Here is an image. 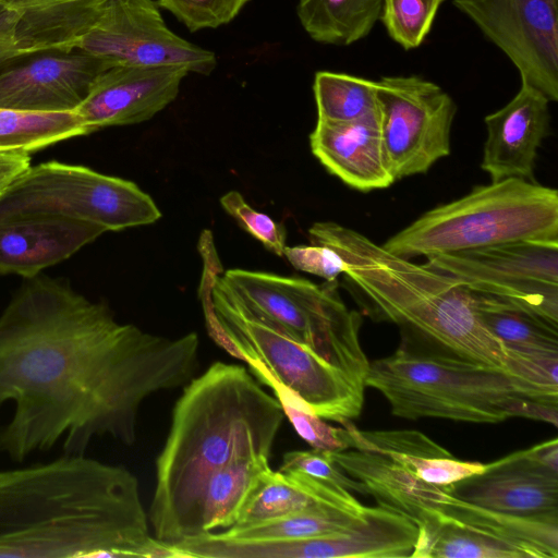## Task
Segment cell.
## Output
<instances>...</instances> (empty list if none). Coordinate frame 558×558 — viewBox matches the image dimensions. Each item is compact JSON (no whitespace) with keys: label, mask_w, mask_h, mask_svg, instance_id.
Wrapping results in <instances>:
<instances>
[{"label":"cell","mask_w":558,"mask_h":558,"mask_svg":"<svg viewBox=\"0 0 558 558\" xmlns=\"http://www.w3.org/2000/svg\"><path fill=\"white\" fill-rule=\"evenodd\" d=\"M469 290L558 325V241H513L427 257Z\"/></svg>","instance_id":"obj_10"},{"label":"cell","mask_w":558,"mask_h":558,"mask_svg":"<svg viewBox=\"0 0 558 558\" xmlns=\"http://www.w3.org/2000/svg\"><path fill=\"white\" fill-rule=\"evenodd\" d=\"M365 387L378 390L396 416L499 423L524 417L533 399L505 371L403 343L368 365Z\"/></svg>","instance_id":"obj_6"},{"label":"cell","mask_w":558,"mask_h":558,"mask_svg":"<svg viewBox=\"0 0 558 558\" xmlns=\"http://www.w3.org/2000/svg\"><path fill=\"white\" fill-rule=\"evenodd\" d=\"M198 348L195 332H146L61 280L25 279L0 314V408L13 404L0 452L22 462L57 445L85 454L104 436L132 445L144 402L187 384Z\"/></svg>","instance_id":"obj_1"},{"label":"cell","mask_w":558,"mask_h":558,"mask_svg":"<svg viewBox=\"0 0 558 558\" xmlns=\"http://www.w3.org/2000/svg\"><path fill=\"white\" fill-rule=\"evenodd\" d=\"M279 471H301L313 477L336 484L350 492L366 495L363 484L347 475L330 458L329 451L311 449L287 452Z\"/></svg>","instance_id":"obj_38"},{"label":"cell","mask_w":558,"mask_h":558,"mask_svg":"<svg viewBox=\"0 0 558 558\" xmlns=\"http://www.w3.org/2000/svg\"><path fill=\"white\" fill-rule=\"evenodd\" d=\"M412 558H527L519 547L441 512L417 526Z\"/></svg>","instance_id":"obj_28"},{"label":"cell","mask_w":558,"mask_h":558,"mask_svg":"<svg viewBox=\"0 0 558 558\" xmlns=\"http://www.w3.org/2000/svg\"><path fill=\"white\" fill-rule=\"evenodd\" d=\"M308 233L311 243L341 255L343 276L368 315L397 325L408 337L403 343L505 369L502 343L483 325L472 292L460 281L336 222H316Z\"/></svg>","instance_id":"obj_4"},{"label":"cell","mask_w":558,"mask_h":558,"mask_svg":"<svg viewBox=\"0 0 558 558\" xmlns=\"http://www.w3.org/2000/svg\"><path fill=\"white\" fill-rule=\"evenodd\" d=\"M324 504L361 505L350 490L341 486L301 471L283 472L269 468L247 498L234 525L276 519Z\"/></svg>","instance_id":"obj_23"},{"label":"cell","mask_w":558,"mask_h":558,"mask_svg":"<svg viewBox=\"0 0 558 558\" xmlns=\"http://www.w3.org/2000/svg\"><path fill=\"white\" fill-rule=\"evenodd\" d=\"M417 526L383 507H367L365 515L343 533L290 539V558H402L411 557Z\"/></svg>","instance_id":"obj_21"},{"label":"cell","mask_w":558,"mask_h":558,"mask_svg":"<svg viewBox=\"0 0 558 558\" xmlns=\"http://www.w3.org/2000/svg\"><path fill=\"white\" fill-rule=\"evenodd\" d=\"M85 52H39L0 66V108L32 112L75 111L95 78L113 66Z\"/></svg>","instance_id":"obj_14"},{"label":"cell","mask_w":558,"mask_h":558,"mask_svg":"<svg viewBox=\"0 0 558 558\" xmlns=\"http://www.w3.org/2000/svg\"><path fill=\"white\" fill-rule=\"evenodd\" d=\"M438 511L464 525L519 547L527 558L558 557V513L509 514L475 506L453 496Z\"/></svg>","instance_id":"obj_25"},{"label":"cell","mask_w":558,"mask_h":558,"mask_svg":"<svg viewBox=\"0 0 558 558\" xmlns=\"http://www.w3.org/2000/svg\"><path fill=\"white\" fill-rule=\"evenodd\" d=\"M549 102L541 92L522 83L506 106L486 116L481 168L490 181H534L537 149L549 133Z\"/></svg>","instance_id":"obj_17"},{"label":"cell","mask_w":558,"mask_h":558,"mask_svg":"<svg viewBox=\"0 0 558 558\" xmlns=\"http://www.w3.org/2000/svg\"><path fill=\"white\" fill-rule=\"evenodd\" d=\"M106 232L81 220L29 215L0 219V275L33 278Z\"/></svg>","instance_id":"obj_18"},{"label":"cell","mask_w":558,"mask_h":558,"mask_svg":"<svg viewBox=\"0 0 558 558\" xmlns=\"http://www.w3.org/2000/svg\"><path fill=\"white\" fill-rule=\"evenodd\" d=\"M379 126L395 180L427 172L450 154L456 104L437 84L422 77L376 81Z\"/></svg>","instance_id":"obj_11"},{"label":"cell","mask_w":558,"mask_h":558,"mask_svg":"<svg viewBox=\"0 0 558 558\" xmlns=\"http://www.w3.org/2000/svg\"><path fill=\"white\" fill-rule=\"evenodd\" d=\"M283 256L295 269L318 276L327 282L336 281L347 269L341 255L323 244L286 246Z\"/></svg>","instance_id":"obj_39"},{"label":"cell","mask_w":558,"mask_h":558,"mask_svg":"<svg viewBox=\"0 0 558 558\" xmlns=\"http://www.w3.org/2000/svg\"><path fill=\"white\" fill-rule=\"evenodd\" d=\"M271 390L286 417L312 448L326 451L352 449L351 437L344 427H333L324 422V418L308 412L288 390L280 387Z\"/></svg>","instance_id":"obj_35"},{"label":"cell","mask_w":558,"mask_h":558,"mask_svg":"<svg viewBox=\"0 0 558 558\" xmlns=\"http://www.w3.org/2000/svg\"><path fill=\"white\" fill-rule=\"evenodd\" d=\"M367 507L319 505L276 519L233 525L218 532L231 539L280 541L300 539L343 533L360 521Z\"/></svg>","instance_id":"obj_27"},{"label":"cell","mask_w":558,"mask_h":558,"mask_svg":"<svg viewBox=\"0 0 558 558\" xmlns=\"http://www.w3.org/2000/svg\"><path fill=\"white\" fill-rule=\"evenodd\" d=\"M348 430L352 449L384 454L405 466L418 480L447 486L481 473L485 464L456 459L447 449L417 430H361L351 420Z\"/></svg>","instance_id":"obj_22"},{"label":"cell","mask_w":558,"mask_h":558,"mask_svg":"<svg viewBox=\"0 0 558 558\" xmlns=\"http://www.w3.org/2000/svg\"><path fill=\"white\" fill-rule=\"evenodd\" d=\"M269 468V457L258 456L238 460L216 472L199 495L193 536L234 525L247 498Z\"/></svg>","instance_id":"obj_26"},{"label":"cell","mask_w":558,"mask_h":558,"mask_svg":"<svg viewBox=\"0 0 558 558\" xmlns=\"http://www.w3.org/2000/svg\"><path fill=\"white\" fill-rule=\"evenodd\" d=\"M310 144L327 171L352 189L369 192L396 182L383 143L379 117L352 122L317 119Z\"/></svg>","instance_id":"obj_19"},{"label":"cell","mask_w":558,"mask_h":558,"mask_svg":"<svg viewBox=\"0 0 558 558\" xmlns=\"http://www.w3.org/2000/svg\"><path fill=\"white\" fill-rule=\"evenodd\" d=\"M105 3L106 0H63L21 14L15 28L20 56L76 50Z\"/></svg>","instance_id":"obj_24"},{"label":"cell","mask_w":558,"mask_h":558,"mask_svg":"<svg viewBox=\"0 0 558 558\" xmlns=\"http://www.w3.org/2000/svg\"><path fill=\"white\" fill-rule=\"evenodd\" d=\"M29 166V153L14 149H0V197L13 181Z\"/></svg>","instance_id":"obj_40"},{"label":"cell","mask_w":558,"mask_h":558,"mask_svg":"<svg viewBox=\"0 0 558 558\" xmlns=\"http://www.w3.org/2000/svg\"><path fill=\"white\" fill-rule=\"evenodd\" d=\"M77 49L114 65H175L203 75L210 74L217 64L213 51L168 28L154 0H106L99 19Z\"/></svg>","instance_id":"obj_12"},{"label":"cell","mask_w":558,"mask_h":558,"mask_svg":"<svg viewBox=\"0 0 558 558\" xmlns=\"http://www.w3.org/2000/svg\"><path fill=\"white\" fill-rule=\"evenodd\" d=\"M2 11H4V10H2V9L0 8V12H2Z\"/></svg>","instance_id":"obj_43"},{"label":"cell","mask_w":558,"mask_h":558,"mask_svg":"<svg viewBox=\"0 0 558 558\" xmlns=\"http://www.w3.org/2000/svg\"><path fill=\"white\" fill-rule=\"evenodd\" d=\"M21 13L4 10L0 12V66L20 58L16 46L15 28Z\"/></svg>","instance_id":"obj_41"},{"label":"cell","mask_w":558,"mask_h":558,"mask_svg":"<svg viewBox=\"0 0 558 558\" xmlns=\"http://www.w3.org/2000/svg\"><path fill=\"white\" fill-rule=\"evenodd\" d=\"M88 135L75 111L32 112L0 108V149L33 151Z\"/></svg>","instance_id":"obj_31"},{"label":"cell","mask_w":558,"mask_h":558,"mask_svg":"<svg viewBox=\"0 0 558 558\" xmlns=\"http://www.w3.org/2000/svg\"><path fill=\"white\" fill-rule=\"evenodd\" d=\"M471 292L480 319L504 347L558 352V325L509 302Z\"/></svg>","instance_id":"obj_30"},{"label":"cell","mask_w":558,"mask_h":558,"mask_svg":"<svg viewBox=\"0 0 558 558\" xmlns=\"http://www.w3.org/2000/svg\"><path fill=\"white\" fill-rule=\"evenodd\" d=\"M517 66L522 83L558 100V0H453Z\"/></svg>","instance_id":"obj_13"},{"label":"cell","mask_w":558,"mask_h":558,"mask_svg":"<svg viewBox=\"0 0 558 558\" xmlns=\"http://www.w3.org/2000/svg\"><path fill=\"white\" fill-rule=\"evenodd\" d=\"M173 558L150 535L138 481L85 454L0 471V558Z\"/></svg>","instance_id":"obj_2"},{"label":"cell","mask_w":558,"mask_h":558,"mask_svg":"<svg viewBox=\"0 0 558 558\" xmlns=\"http://www.w3.org/2000/svg\"><path fill=\"white\" fill-rule=\"evenodd\" d=\"M222 208L236 220V222L263 245L283 256L287 232L284 226L276 222L266 214L253 209L236 191H230L220 198Z\"/></svg>","instance_id":"obj_37"},{"label":"cell","mask_w":558,"mask_h":558,"mask_svg":"<svg viewBox=\"0 0 558 558\" xmlns=\"http://www.w3.org/2000/svg\"><path fill=\"white\" fill-rule=\"evenodd\" d=\"M202 244L199 300L213 341L243 361L262 384L288 390L308 412L339 424L357 417L365 385L232 299L217 282L221 267L211 239Z\"/></svg>","instance_id":"obj_5"},{"label":"cell","mask_w":558,"mask_h":558,"mask_svg":"<svg viewBox=\"0 0 558 558\" xmlns=\"http://www.w3.org/2000/svg\"><path fill=\"white\" fill-rule=\"evenodd\" d=\"M529 240L558 241V192L507 178L434 207L383 246L412 259Z\"/></svg>","instance_id":"obj_7"},{"label":"cell","mask_w":558,"mask_h":558,"mask_svg":"<svg viewBox=\"0 0 558 558\" xmlns=\"http://www.w3.org/2000/svg\"><path fill=\"white\" fill-rule=\"evenodd\" d=\"M444 0H383L380 19L389 36L404 49L418 47L430 31Z\"/></svg>","instance_id":"obj_34"},{"label":"cell","mask_w":558,"mask_h":558,"mask_svg":"<svg viewBox=\"0 0 558 558\" xmlns=\"http://www.w3.org/2000/svg\"><path fill=\"white\" fill-rule=\"evenodd\" d=\"M29 215L81 220L106 231L150 225L161 217L134 182L56 160L29 166L0 197V219Z\"/></svg>","instance_id":"obj_9"},{"label":"cell","mask_w":558,"mask_h":558,"mask_svg":"<svg viewBox=\"0 0 558 558\" xmlns=\"http://www.w3.org/2000/svg\"><path fill=\"white\" fill-rule=\"evenodd\" d=\"M286 415L244 366L215 362L178 399L156 460L149 520L154 536L174 544L194 535L207 481L245 458L270 457Z\"/></svg>","instance_id":"obj_3"},{"label":"cell","mask_w":558,"mask_h":558,"mask_svg":"<svg viewBox=\"0 0 558 558\" xmlns=\"http://www.w3.org/2000/svg\"><path fill=\"white\" fill-rule=\"evenodd\" d=\"M216 279L247 312L365 385L369 362L360 342L362 316L345 306L336 281L317 286L303 278L221 268Z\"/></svg>","instance_id":"obj_8"},{"label":"cell","mask_w":558,"mask_h":558,"mask_svg":"<svg viewBox=\"0 0 558 558\" xmlns=\"http://www.w3.org/2000/svg\"><path fill=\"white\" fill-rule=\"evenodd\" d=\"M187 69L118 64L101 72L75 112L88 134L149 120L178 96Z\"/></svg>","instance_id":"obj_15"},{"label":"cell","mask_w":558,"mask_h":558,"mask_svg":"<svg viewBox=\"0 0 558 558\" xmlns=\"http://www.w3.org/2000/svg\"><path fill=\"white\" fill-rule=\"evenodd\" d=\"M60 1L63 0H0V8L23 14Z\"/></svg>","instance_id":"obj_42"},{"label":"cell","mask_w":558,"mask_h":558,"mask_svg":"<svg viewBox=\"0 0 558 558\" xmlns=\"http://www.w3.org/2000/svg\"><path fill=\"white\" fill-rule=\"evenodd\" d=\"M251 0H157L190 32L217 28L233 21Z\"/></svg>","instance_id":"obj_36"},{"label":"cell","mask_w":558,"mask_h":558,"mask_svg":"<svg viewBox=\"0 0 558 558\" xmlns=\"http://www.w3.org/2000/svg\"><path fill=\"white\" fill-rule=\"evenodd\" d=\"M329 456L347 475L363 484L379 507L408 518L416 526L434 517L451 497L446 486L418 480L384 454L347 449L329 451Z\"/></svg>","instance_id":"obj_20"},{"label":"cell","mask_w":558,"mask_h":558,"mask_svg":"<svg viewBox=\"0 0 558 558\" xmlns=\"http://www.w3.org/2000/svg\"><path fill=\"white\" fill-rule=\"evenodd\" d=\"M383 0H299V20L312 39L351 45L366 37L380 19Z\"/></svg>","instance_id":"obj_29"},{"label":"cell","mask_w":558,"mask_h":558,"mask_svg":"<svg viewBox=\"0 0 558 558\" xmlns=\"http://www.w3.org/2000/svg\"><path fill=\"white\" fill-rule=\"evenodd\" d=\"M313 90L318 120L352 122L379 117L376 81L319 71Z\"/></svg>","instance_id":"obj_32"},{"label":"cell","mask_w":558,"mask_h":558,"mask_svg":"<svg viewBox=\"0 0 558 558\" xmlns=\"http://www.w3.org/2000/svg\"><path fill=\"white\" fill-rule=\"evenodd\" d=\"M505 369L526 398L558 403V352L504 347Z\"/></svg>","instance_id":"obj_33"},{"label":"cell","mask_w":558,"mask_h":558,"mask_svg":"<svg viewBox=\"0 0 558 558\" xmlns=\"http://www.w3.org/2000/svg\"><path fill=\"white\" fill-rule=\"evenodd\" d=\"M446 489L460 500L504 513H558V471L538 461L531 448L485 464L481 473Z\"/></svg>","instance_id":"obj_16"}]
</instances>
